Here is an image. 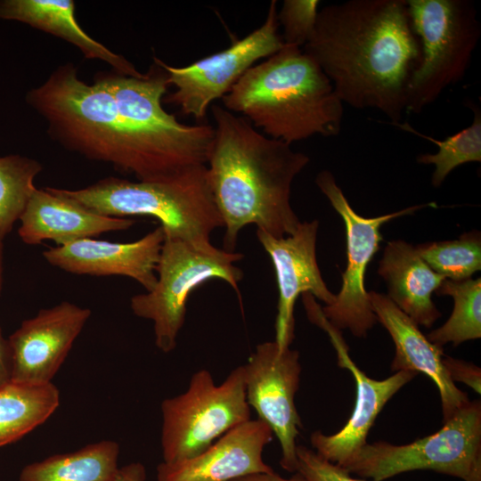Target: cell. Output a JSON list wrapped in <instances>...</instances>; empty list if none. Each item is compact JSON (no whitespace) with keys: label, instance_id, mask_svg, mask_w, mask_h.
<instances>
[{"label":"cell","instance_id":"30","mask_svg":"<svg viewBox=\"0 0 481 481\" xmlns=\"http://www.w3.org/2000/svg\"><path fill=\"white\" fill-rule=\"evenodd\" d=\"M443 363L452 382H461L481 393V369L472 363L444 355Z\"/></svg>","mask_w":481,"mask_h":481},{"label":"cell","instance_id":"9","mask_svg":"<svg viewBox=\"0 0 481 481\" xmlns=\"http://www.w3.org/2000/svg\"><path fill=\"white\" fill-rule=\"evenodd\" d=\"M163 462L175 463L201 453L231 428L250 419L244 370L240 365L216 385L201 369L185 392L161 403Z\"/></svg>","mask_w":481,"mask_h":481},{"label":"cell","instance_id":"5","mask_svg":"<svg viewBox=\"0 0 481 481\" xmlns=\"http://www.w3.org/2000/svg\"><path fill=\"white\" fill-rule=\"evenodd\" d=\"M80 206L102 216H148L159 221L165 238L209 241L223 221L206 165L156 180L106 177L77 190L57 188Z\"/></svg>","mask_w":481,"mask_h":481},{"label":"cell","instance_id":"24","mask_svg":"<svg viewBox=\"0 0 481 481\" xmlns=\"http://www.w3.org/2000/svg\"><path fill=\"white\" fill-rule=\"evenodd\" d=\"M438 296H451L453 309L448 320L427 335L428 339L442 347L453 346L481 337V279L452 281L445 279L435 291Z\"/></svg>","mask_w":481,"mask_h":481},{"label":"cell","instance_id":"19","mask_svg":"<svg viewBox=\"0 0 481 481\" xmlns=\"http://www.w3.org/2000/svg\"><path fill=\"white\" fill-rule=\"evenodd\" d=\"M18 233L29 245L54 240L57 245L123 231L134 219L96 214L63 196L57 188L36 189L19 218Z\"/></svg>","mask_w":481,"mask_h":481},{"label":"cell","instance_id":"11","mask_svg":"<svg viewBox=\"0 0 481 481\" xmlns=\"http://www.w3.org/2000/svg\"><path fill=\"white\" fill-rule=\"evenodd\" d=\"M276 4L271 1L265 20L258 29L223 51L185 67H172L159 60L167 72L168 85L175 87L164 102L179 107L184 115L203 120L212 102L228 94L257 61L284 46Z\"/></svg>","mask_w":481,"mask_h":481},{"label":"cell","instance_id":"18","mask_svg":"<svg viewBox=\"0 0 481 481\" xmlns=\"http://www.w3.org/2000/svg\"><path fill=\"white\" fill-rule=\"evenodd\" d=\"M368 293L377 322L383 325L395 343L391 371L394 373L413 371L430 378L439 390L443 423L445 422L470 400L449 377L443 363V348L431 343L387 295L374 290Z\"/></svg>","mask_w":481,"mask_h":481},{"label":"cell","instance_id":"3","mask_svg":"<svg viewBox=\"0 0 481 481\" xmlns=\"http://www.w3.org/2000/svg\"><path fill=\"white\" fill-rule=\"evenodd\" d=\"M211 112L215 132L206 166L224 228L223 249L233 252L249 224L274 238L294 233L300 221L290 204L291 186L309 157L222 106L213 104Z\"/></svg>","mask_w":481,"mask_h":481},{"label":"cell","instance_id":"22","mask_svg":"<svg viewBox=\"0 0 481 481\" xmlns=\"http://www.w3.org/2000/svg\"><path fill=\"white\" fill-rule=\"evenodd\" d=\"M118 444L102 440L77 452L56 454L27 465L20 481H115Z\"/></svg>","mask_w":481,"mask_h":481},{"label":"cell","instance_id":"29","mask_svg":"<svg viewBox=\"0 0 481 481\" xmlns=\"http://www.w3.org/2000/svg\"><path fill=\"white\" fill-rule=\"evenodd\" d=\"M296 453L297 472L307 481H372L353 477L345 468L323 459L304 445H298Z\"/></svg>","mask_w":481,"mask_h":481},{"label":"cell","instance_id":"6","mask_svg":"<svg viewBox=\"0 0 481 481\" xmlns=\"http://www.w3.org/2000/svg\"><path fill=\"white\" fill-rule=\"evenodd\" d=\"M243 257L218 249L210 240L165 238L155 286L130 299L133 313L153 322L155 344L160 351L167 354L176 347L187 299L195 289L211 279H221L238 291L243 272L235 263Z\"/></svg>","mask_w":481,"mask_h":481},{"label":"cell","instance_id":"28","mask_svg":"<svg viewBox=\"0 0 481 481\" xmlns=\"http://www.w3.org/2000/svg\"><path fill=\"white\" fill-rule=\"evenodd\" d=\"M318 0H285L277 12L284 45L304 46L312 36L318 14Z\"/></svg>","mask_w":481,"mask_h":481},{"label":"cell","instance_id":"23","mask_svg":"<svg viewBox=\"0 0 481 481\" xmlns=\"http://www.w3.org/2000/svg\"><path fill=\"white\" fill-rule=\"evenodd\" d=\"M60 404L53 384L10 382L0 387V446L19 440L43 424Z\"/></svg>","mask_w":481,"mask_h":481},{"label":"cell","instance_id":"33","mask_svg":"<svg viewBox=\"0 0 481 481\" xmlns=\"http://www.w3.org/2000/svg\"><path fill=\"white\" fill-rule=\"evenodd\" d=\"M146 471L139 462L130 463L119 469L115 481H145Z\"/></svg>","mask_w":481,"mask_h":481},{"label":"cell","instance_id":"25","mask_svg":"<svg viewBox=\"0 0 481 481\" xmlns=\"http://www.w3.org/2000/svg\"><path fill=\"white\" fill-rule=\"evenodd\" d=\"M465 104L473 111L474 118L471 125L446 137L437 140L429 135L418 132L409 123H398L394 126L412 133L436 144L438 151L435 154L422 153L417 157V162L425 165H434L431 183L438 188L449 174L459 166L469 162L481 161V110L472 101Z\"/></svg>","mask_w":481,"mask_h":481},{"label":"cell","instance_id":"12","mask_svg":"<svg viewBox=\"0 0 481 481\" xmlns=\"http://www.w3.org/2000/svg\"><path fill=\"white\" fill-rule=\"evenodd\" d=\"M244 370L246 399L277 436L281 449L280 464L288 472L298 469L297 437L302 428L295 404L299 387V353L290 346L281 349L265 341L257 346Z\"/></svg>","mask_w":481,"mask_h":481},{"label":"cell","instance_id":"2","mask_svg":"<svg viewBox=\"0 0 481 481\" xmlns=\"http://www.w3.org/2000/svg\"><path fill=\"white\" fill-rule=\"evenodd\" d=\"M26 100L63 147L136 180L169 177L207 164L212 142L175 139L144 128L118 110L99 79L92 85L81 80L72 63L54 69Z\"/></svg>","mask_w":481,"mask_h":481},{"label":"cell","instance_id":"20","mask_svg":"<svg viewBox=\"0 0 481 481\" xmlns=\"http://www.w3.org/2000/svg\"><path fill=\"white\" fill-rule=\"evenodd\" d=\"M378 273L387 287V297L418 326L431 327L441 316L431 297L445 278L434 272L412 244L388 241Z\"/></svg>","mask_w":481,"mask_h":481},{"label":"cell","instance_id":"13","mask_svg":"<svg viewBox=\"0 0 481 481\" xmlns=\"http://www.w3.org/2000/svg\"><path fill=\"white\" fill-rule=\"evenodd\" d=\"M310 321L328 333L338 355V366L348 370L355 381V407L345 426L332 435H325L317 430L310 436L316 453L343 467L367 444L369 431L388 400L419 373L400 371L382 380L371 379L350 358L340 330L327 321L322 311H315Z\"/></svg>","mask_w":481,"mask_h":481},{"label":"cell","instance_id":"21","mask_svg":"<svg viewBox=\"0 0 481 481\" xmlns=\"http://www.w3.org/2000/svg\"><path fill=\"white\" fill-rule=\"evenodd\" d=\"M0 19L18 20L61 37L77 47L86 58L105 61L123 75H143L126 58L82 29L72 0H0Z\"/></svg>","mask_w":481,"mask_h":481},{"label":"cell","instance_id":"8","mask_svg":"<svg viewBox=\"0 0 481 481\" xmlns=\"http://www.w3.org/2000/svg\"><path fill=\"white\" fill-rule=\"evenodd\" d=\"M343 468L372 481L413 470L481 481V403L469 401L438 431L410 444L367 443Z\"/></svg>","mask_w":481,"mask_h":481},{"label":"cell","instance_id":"4","mask_svg":"<svg viewBox=\"0 0 481 481\" xmlns=\"http://www.w3.org/2000/svg\"><path fill=\"white\" fill-rule=\"evenodd\" d=\"M266 136L287 144L314 135L336 136L343 102L317 63L299 47L284 45L251 67L223 98Z\"/></svg>","mask_w":481,"mask_h":481},{"label":"cell","instance_id":"16","mask_svg":"<svg viewBox=\"0 0 481 481\" xmlns=\"http://www.w3.org/2000/svg\"><path fill=\"white\" fill-rule=\"evenodd\" d=\"M164 240L159 225L133 242L87 238L56 245L45 250L43 257L53 266L70 273L126 276L150 291L157 281L156 268Z\"/></svg>","mask_w":481,"mask_h":481},{"label":"cell","instance_id":"14","mask_svg":"<svg viewBox=\"0 0 481 481\" xmlns=\"http://www.w3.org/2000/svg\"><path fill=\"white\" fill-rule=\"evenodd\" d=\"M90 315V309L63 301L24 320L8 338L12 382L52 383Z\"/></svg>","mask_w":481,"mask_h":481},{"label":"cell","instance_id":"7","mask_svg":"<svg viewBox=\"0 0 481 481\" xmlns=\"http://www.w3.org/2000/svg\"><path fill=\"white\" fill-rule=\"evenodd\" d=\"M412 27L420 39L421 61L408 84L405 110L420 113L461 81L481 35L469 0H406Z\"/></svg>","mask_w":481,"mask_h":481},{"label":"cell","instance_id":"17","mask_svg":"<svg viewBox=\"0 0 481 481\" xmlns=\"http://www.w3.org/2000/svg\"><path fill=\"white\" fill-rule=\"evenodd\" d=\"M273 433L262 420L231 428L199 455L158 466V481H232L273 469L263 460L264 448Z\"/></svg>","mask_w":481,"mask_h":481},{"label":"cell","instance_id":"27","mask_svg":"<svg viewBox=\"0 0 481 481\" xmlns=\"http://www.w3.org/2000/svg\"><path fill=\"white\" fill-rule=\"evenodd\" d=\"M36 159L20 155L0 157V232L12 230L29 199L37 189L36 176L42 171Z\"/></svg>","mask_w":481,"mask_h":481},{"label":"cell","instance_id":"34","mask_svg":"<svg viewBox=\"0 0 481 481\" xmlns=\"http://www.w3.org/2000/svg\"><path fill=\"white\" fill-rule=\"evenodd\" d=\"M4 237L3 236V234L0 232V293H1V290H2V285H3V258H4L3 240H4Z\"/></svg>","mask_w":481,"mask_h":481},{"label":"cell","instance_id":"15","mask_svg":"<svg viewBox=\"0 0 481 481\" xmlns=\"http://www.w3.org/2000/svg\"><path fill=\"white\" fill-rule=\"evenodd\" d=\"M318 220L300 222L291 235L274 238L257 229V237L270 257L277 281L279 299L275 319V339L281 349L290 346L294 339V306L300 294L330 305L335 295L322 277L316 260Z\"/></svg>","mask_w":481,"mask_h":481},{"label":"cell","instance_id":"1","mask_svg":"<svg viewBox=\"0 0 481 481\" xmlns=\"http://www.w3.org/2000/svg\"><path fill=\"white\" fill-rule=\"evenodd\" d=\"M303 52L343 103L376 109L400 123L409 81L421 61L406 0H349L318 12Z\"/></svg>","mask_w":481,"mask_h":481},{"label":"cell","instance_id":"26","mask_svg":"<svg viewBox=\"0 0 481 481\" xmlns=\"http://www.w3.org/2000/svg\"><path fill=\"white\" fill-rule=\"evenodd\" d=\"M415 249L425 263L445 279L462 281L481 270V234L477 231L452 240L425 242Z\"/></svg>","mask_w":481,"mask_h":481},{"label":"cell","instance_id":"10","mask_svg":"<svg viewBox=\"0 0 481 481\" xmlns=\"http://www.w3.org/2000/svg\"><path fill=\"white\" fill-rule=\"evenodd\" d=\"M315 183L342 217L346 237L347 264L342 273V286L333 302L322 307V312L334 328L347 329L354 336L363 338L378 322L364 286V277L368 265L379 249L381 226L434 204L415 205L376 217H364L352 208L330 171L318 173Z\"/></svg>","mask_w":481,"mask_h":481},{"label":"cell","instance_id":"32","mask_svg":"<svg viewBox=\"0 0 481 481\" xmlns=\"http://www.w3.org/2000/svg\"><path fill=\"white\" fill-rule=\"evenodd\" d=\"M232 481H307L301 474L295 472L291 477H284L274 470L268 473L247 475Z\"/></svg>","mask_w":481,"mask_h":481},{"label":"cell","instance_id":"31","mask_svg":"<svg viewBox=\"0 0 481 481\" xmlns=\"http://www.w3.org/2000/svg\"><path fill=\"white\" fill-rule=\"evenodd\" d=\"M12 381V353L0 328V387Z\"/></svg>","mask_w":481,"mask_h":481}]
</instances>
